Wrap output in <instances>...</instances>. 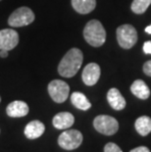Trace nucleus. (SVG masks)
I'll use <instances>...</instances> for the list:
<instances>
[{"label": "nucleus", "instance_id": "nucleus-1", "mask_svg": "<svg viewBox=\"0 0 151 152\" xmlns=\"http://www.w3.org/2000/svg\"><path fill=\"white\" fill-rule=\"evenodd\" d=\"M83 55L79 48H72L62 58L58 66V73L64 77H72L82 67Z\"/></svg>", "mask_w": 151, "mask_h": 152}, {"label": "nucleus", "instance_id": "nucleus-2", "mask_svg": "<svg viewBox=\"0 0 151 152\" xmlns=\"http://www.w3.org/2000/svg\"><path fill=\"white\" fill-rule=\"evenodd\" d=\"M83 37L86 42L91 46L99 47L105 42L106 31L100 22L97 20H91L85 25L83 30Z\"/></svg>", "mask_w": 151, "mask_h": 152}, {"label": "nucleus", "instance_id": "nucleus-3", "mask_svg": "<svg viewBox=\"0 0 151 152\" xmlns=\"http://www.w3.org/2000/svg\"><path fill=\"white\" fill-rule=\"evenodd\" d=\"M117 40L119 45L124 49H131L137 42L136 30L131 25H122L117 31Z\"/></svg>", "mask_w": 151, "mask_h": 152}, {"label": "nucleus", "instance_id": "nucleus-4", "mask_svg": "<svg viewBox=\"0 0 151 152\" xmlns=\"http://www.w3.org/2000/svg\"><path fill=\"white\" fill-rule=\"evenodd\" d=\"M93 127L98 132L105 135H113L119 130V123L108 115H99L93 120Z\"/></svg>", "mask_w": 151, "mask_h": 152}, {"label": "nucleus", "instance_id": "nucleus-5", "mask_svg": "<svg viewBox=\"0 0 151 152\" xmlns=\"http://www.w3.org/2000/svg\"><path fill=\"white\" fill-rule=\"evenodd\" d=\"M34 21V14L28 7L16 9L8 19V24L13 28H21L28 26Z\"/></svg>", "mask_w": 151, "mask_h": 152}, {"label": "nucleus", "instance_id": "nucleus-6", "mask_svg": "<svg viewBox=\"0 0 151 152\" xmlns=\"http://www.w3.org/2000/svg\"><path fill=\"white\" fill-rule=\"evenodd\" d=\"M82 134L77 130H67L58 137V144L65 150H74L78 148L82 142Z\"/></svg>", "mask_w": 151, "mask_h": 152}, {"label": "nucleus", "instance_id": "nucleus-7", "mask_svg": "<svg viewBox=\"0 0 151 152\" xmlns=\"http://www.w3.org/2000/svg\"><path fill=\"white\" fill-rule=\"evenodd\" d=\"M48 93L53 101L56 103H63L69 97L70 86L64 80H54L48 85Z\"/></svg>", "mask_w": 151, "mask_h": 152}, {"label": "nucleus", "instance_id": "nucleus-8", "mask_svg": "<svg viewBox=\"0 0 151 152\" xmlns=\"http://www.w3.org/2000/svg\"><path fill=\"white\" fill-rule=\"evenodd\" d=\"M19 43V34L12 28H4L0 31V50L10 51Z\"/></svg>", "mask_w": 151, "mask_h": 152}, {"label": "nucleus", "instance_id": "nucleus-9", "mask_svg": "<svg viewBox=\"0 0 151 152\" xmlns=\"http://www.w3.org/2000/svg\"><path fill=\"white\" fill-rule=\"evenodd\" d=\"M100 75H101V70L98 64L89 63L85 67V69L82 71V82L88 86H94L98 82Z\"/></svg>", "mask_w": 151, "mask_h": 152}, {"label": "nucleus", "instance_id": "nucleus-10", "mask_svg": "<svg viewBox=\"0 0 151 152\" xmlns=\"http://www.w3.org/2000/svg\"><path fill=\"white\" fill-rule=\"evenodd\" d=\"M28 111H30V108H28V104L21 100H16V101L11 102L6 109L7 115L11 118L25 117L26 115H28Z\"/></svg>", "mask_w": 151, "mask_h": 152}, {"label": "nucleus", "instance_id": "nucleus-11", "mask_svg": "<svg viewBox=\"0 0 151 152\" xmlns=\"http://www.w3.org/2000/svg\"><path fill=\"white\" fill-rule=\"evenodd\" d=\"M53 126L57 130H67L75 123V117L69 112H60L53 118Z\"/></svg>", "mask_w": 151, "mask_h": 152}, {"label": "nucleus", "instance_id": "nucleus-12", "mask_svg": "<svg viewBox=\"0 0 151 152\" xmlns=\"http://www.w3.org/2000/svg\"><path fill=\"white\" fill-rule=\"evenodd\" d=\"M45 131V126L42 122L34 120V121L30 122L25 128V135L28 140H35V138L40 137Z\"/></svg>", "mask_w": 151, "mask_h": 152}, {"label": "nucleus", "instance_id": "nucleus-13", "mask_svg": "<svg viewBox=\"0 0 151 152\" xmlns=\"http://www.w3.org/2000/svg\"><path fill=\"white\" fill-rule=\"evenodd\" d=\"M107 101L109 105L114 110H117V111L123 110L126 107V100H125L124 96L121 94L119 89L115 88V87L109 89L107 93Z\"/></svg>", "mask_w": 151, "mask_h": 152}, {"label": "nucleus", "instance_id": "nucleus-14", "mask_svg": "<svg viewBox=\"0 0 151 152\" xmlns=\"http://www.w3.org/2000/svg\"><path fill=\"white\" fill-rule=\"evenodd\" d=\"M131 91L134 96L142 100H145L150 96L149 87L142 80H134L133 85L131 86Z\"/></svg>", "mask_w": 151, "mask_h": 152}, {"label": "nucleus", "instance_id": "nucleus-15", "mask_svg": "<svg viewBox=\"0 0 151 152\" xmlns=\"http://www.w3.org/2000/svg\"><path fill=\"white\" fill-rule=\"evenodd\" d=\"M72 6L80 14H88L95 9L96 0H72Z\"/></svg>", "mask_w": 151, "mask_h": 152}, {"label": "nucleus", "instance_id": "nucleus-16", "mask_svg": "<svg viewBox=\"0 0 151 152\" xmlns=\"http://www.w3.org/2000/svg\"><path fill=\"white\" fill-rule=\"evenodd\" d=\"M71 102L75 106L76 108H78L82 111H86L91 107V103L88 101V99L86 98V96L82 92L75 91L71 95Z\"/></svg>", "mask_w": 151, "mask_h": 152}, {"label": "nucleus", "instance_id": "nucleus-17", "mask_svg": "<svg viewBox=\"0 0 151 152\" xmlns=\"http://www.w3.org/2000/svg\"><path fill=\"white\" fill-rule=\"evenodd\" d=\"M136 131L142 137H146L151 132V118L148 116H141L134 123Z\"/></svg>", "mask_w": 151, "mask_h": 152}, {"label": "nucleus", "instance_id": "nucleus-18", "mask_svg": "<svg viewBox=\"0 0 151 152\" xmlns=\"http://www.w3.org/2000/svg\"><path fill=\"white\" fill-rule=\"evenodd\" d=\"M151 4V0H133L131 3V11L136 14H143Z\"/></svg>", "mask_w": 151, "mask_h": 152}, {"label": "nucleus", "instance_id": "nucleus-19", "mask_svg": "<svg viewBox=\"0 0 151 152\" xmlns=\"http://www.w3.org/2000/svg\"><path fill=\"white\" fill-rule=\"evenodd\" d=\"M104 152H123V151H122V149L116 143H114V142H109V143L105 145Z\"/></svg>", "mask_w": 151, "mask_h": 152}, {"label": "nucleus", "instance_id": "nucleus-20", "mask_svg": "<svg viewBox=\"0 0 151 152\" xmlns=\"http://www.w3.org/2000/svg\"><path fill=\"white\" fill-rule=\"evenodd\" d=\"M143 72L145 75L151 77V60L147 61L143 65Z\"/></svg>", "mask_w": 151, "mask_h": 152}, {"label": "nucleus", "instance_id": "nucleus-21", "mask_svg": "<svg viewBox=\"0 0 151 152\" xmlns=\"http://www.w3.org/2000/svg\"><path fill=\"white\" fill-rule=\"evenodd\" d=\"M143 51L146 54H151V41H146L143 44Z\"/></svg>", "mask_w": 151, "mask_h": 152}, {"label": "nucleus", "instance_id": "nucleus-22", "mask_svg": "<svg viewBox=\"0 0 151 152\" xmlns=\"http://www.w3.org/2000/svg\"><path fill=\"white\" fill-rule=\"evenodd\" d=\"M130 152H150V150L146 146H139V147L131 149Z\"/></svg>", "mask_w": 151, "mask_h": 152}, {"label": "nucleus", "instance_id": "nucleus-23", "mask_svg": "<svg viewBox=\"0 0 151 152\" xmlns=\"http://www.w3.org/2000/svg\"><path fill=\"white\" fill-rule=\"evenodd\" d=\"M8 52H9V51H7V50H3V49H1V50H0V57L6 58V57L8 56Z\"/></svg>", "mask_w": 151, "mask_h": 152}, {"label": "nucleus", "instance_id": "nucleus-24", "mask_svg": "<svg viewBox=\"0 0 151 152\" xmlns=\"http://www.w3.org/2000/svg\"><path fill=\"white\" fill-rule=\"evenodd\" d=\"M145 31H146L147 34H151V25L145 28Z\"/></svg>", "mask_w": 151, "mask_h": 152}, {"label": "nucleus", "instance_id": "nucleus-25", "mask_svg": "<svg viewBox=\"0 0 151 152\" xmlns=\"http://www.w3.org/2000/svg\"><path fill=\"white\" fill-rule=\"evenodd\" d=\"M0 101H1V97H0Z\"/></svg>", "mask_w": 151, "mask_h": 152}, {"label": "nucleus", "instance_id": "nucleus-26", "mask_svg": "<svg viewBox=\"0 0 151 152\" xmlns=\"http://www.w3.org/2000/svg\"><path fill=\"white\" fill-rule=\"evenodd\" d=\"M0 1H1V0H0Z\"/></svg>", "mask_w": 151, "mask_h": 152}]
</instances>
